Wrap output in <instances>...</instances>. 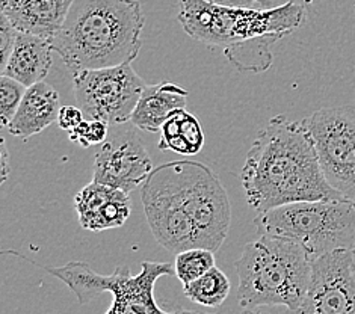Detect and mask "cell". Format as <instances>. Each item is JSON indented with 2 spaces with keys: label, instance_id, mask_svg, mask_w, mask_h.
<instances>
[{
  "label": "cell",
  "instance_id": "6da1fadb",
  "mask_svg": "<svg viewBox=\"0 0 355 314\" xmlns=\"http://www.w3.org/2000/svg\"><path fill=\"white\" fill-rule=\"evenodd\" d=\"M147 223L173 254L191 248L219 251L232 223V206L219 177L201 162L175 160L155 168L142 186Z\"/></svg>",
  "mask_w": 355,
  "mask_h": 314
},
{
  "label": "cell",
  "instance_id": "7a4b0ae2",
  "mask_svg": "<svg viewBox=\"0 0 355 314\" xmlns=\"http://www.w3.org/2000/svg\"><path fill=\"white\" fill-rule=\"evenodd\" d=\"M248 204L257 213L302 201L345 200L324 175L306 121L275 115L261 129L241 173Z\"/></svg>",
  "mask_w": 355,
  "mask_h": 314
},
{
  "label": "cell",
  "instance_id": "3957f363",
  "mask_svg": "<svg viewBox=\"0 0 355 314\" xmlns=\"http://www.w3.org/2000/svg\"><path fill=\"white\" fill-rule=\"evenodd\" d=\"M177 20L193 40L221 47L241 73H263L272 65V46L307 20L306 5L291 2L272 10L216 5L207 0H180Z\"/></svg>",
  "mask_w": 355,
  "mask_h": 314
},
{
  "label": "cell",
  "instance_id": "277c9868",
  "mask_svg": "<svg viewBox=\"0 0 355 314\" xmlns=\"http://www.w3.org/2000/svg\"><path fill=\"white\" fill-rule=\"evenodd\" d=\"M144 26L138 0H76L50 41L73 76L130 64L139 55Z\"/></svg>",
  "mask_w": 355,
  "mask_h": 314
},
{
  "label": "cell",
  "instance_id": "5b68a950",
  "mask_svg": "<svg viewBox=\"0 0 355 314\" xmlns=\"http://www.w3.org/2000/svg\"><path fill=\"white\" fill-rule=\"evenodd\" d=\"M311 263L307 251L287 237L263 234L247 243L234 265L239 305L295 310L307 292Z\"/></svg>",
  "mask_w": 355,
  "mask_h": 314
},
{
  "label": "cell",
  "instance_id": "8992f818",
  "mask_svg": "<svg viewBox=\"0 0 355 314\" xmlns=\"http://www.w3.org/2000/svg\"><path fill=\"white\" fill-rule=\"evenodd\" d=\"M260 236H282L300 243L311 260L334 251L355 252V204L346 200L302 201L257 213Z\"/></svg>",
  "mask_w": 355,
  "mask_h": 314
},
{
  "label": "cell",
  "instance_id": "52a82bcc",
  "mask_svg": "<svg viewBox=\"0 0 355 314\" xmlns=\"http://www.w3.org/2000/svg\"><path fill=\"white\" fill-rule=\"evenodd\" d=\"M76 103L87 120L109 127L132 121L144 88L147 87L130 64L73 74Z\"/></svg>",
  "mask_w": 355,
  "mask_h": 314
},
{
  "label": "cell",
  "instance_id": "ba28073f",
  "mask_svg": "<svg viewBox=\"0 0 355 314\" xmlns=\"http://www.w3.org/2000/svg\"><path fill=\"white\" fill-rule=\"evenodd\" d=\"M327 182L355 204V103L322 107L306 118Z\"/></svg>",
  "mask_w": 355,
  "mask_h": 314
},
{
  "label": "cell",
  "instance_id": "9c48e42d",
  "mask_svg": "<svg viewBox=\"0 0 355 314\" xmlns=\"http://www.w3.org/2000/svg\"><path fill=\"white\" fill-rule=\"evenodd\" d=\"M354 256L342 250L313 260L307 292L287 314H355Z\"/></svg>",
  "mask_w": 355,
  "mask_h": 314
},
{
  "label": "cell",
  "instance_id": "30bf717a",
  "mask_svg": "<svg viewBox=\"0 0 355 314\" xmlns=\"http://www.w3.org/2000/svg\"><path fill=\"white\" fill-rule=\"evenodd\" d=\"M165 275H175L174 266L160 261H142L138 275H132L124 265L111 275H101V293L112 295V304L105 314H207L197 310L160 308L155 299V286Z\"/></svg>",
  "mask_w": 355,
  "mask_h": 314
},
{
  "label": "cell",
  "instance_id": "8fae6325",
  "mask_svg": "<svg viewBox=\"0 0 355 314\" xmlns=\"http://www.w3.org/2000/svg\"><path fill=\"white\" fill-rule=\"evenodd\" d=\"M155 166L133 130L116 132L101 143L92 165V182L130 192L146 183Z\"/></svg>",
  "mask_w": 355,
  "mask_h": 314
},
{
  "label": "cell",
  "instance_id": "7c38bea8",
  "mask_svg": "<svg viewBox=\"0 0 355 314\" xmlns=\"http://www.w3.org/2000/svg\"><path fill=\"white\" fill-rule=\"evenodd\" d=\"M79 224L89 232H105L123 227L130 216L129 193L92 182L74 197Z\"/></svg>",
  "mask_w": 355,
  "mask_h": 314
},
{
  "label": "cell",
  "instance_id": "4fadbf2b",
  "mask_svg": "<svg viewBox=\"0 0 355 314\" xmlns=\"http://www.w3.org/2000/svg\"><path fill=\"white\" fill-rule=\"evenodd\" d=\"M76 0H2V14L24 33L52 40Z\"/></svg>",
  "mask_w": 355,
  "mask_h": 314
},
{
  "label": "cell",
  "instance_id": "5bb4252c",
  "mask_svg": "<svg viewBox=\"0 0 355 314\" xmlns=\"http://www.w3.org/2000/svg\"><path fill=\"white\" fill-rule=\"evenodd\" d=\"M59 110L61 105L58 91L49 83L40 82L28 88L8 130L17 138L29 139L58 123Z\"/></svg>",
  "mask_w": 355,
  "mask_h": 314
},
{
  "label": "cell",
  "instance_id": "9a60e30c",
  "mask_svg": "<svg viewBox=\"0 0 355 314\" xmlns=\"http://www.w3.org/2000/svg\"><path fill=\"white\" fill-rule=\"evenodd\" d=\"M53 46L49 38L19 32L15 46L2 76H8L26 88L44 82L52 69Z\"/></svg>",
  "mask_w": 355,
  "mask_h": 314
},
{
  "label": "cell",
  "instance_id": "2e32d148",
  "mask_svg": "<svg viewBox=\"0 0 355 314\" xmlns=\"http://www.w3.org/2000/svg\"><path fill=\"white\" fill-rule=\"evenodd\" d=\"M189 92L173 82H160L146 87L132 115V124L139 130L160 132L165 121L175 110L186 107V97Z\"/></svg>",
  "mask_w": 355,
  "mask_h": 314
},
{
  "label": "cell",
  "instance_id": "e0dca14e",
  "mask_svg": "<svg viewBox=\"0 0 355 314\" xmlns=\"http://www.w3.org/2000/svg\"><path fill=\"white\" fill-rule=\"evenodd\" d=\"M205 132L197 116L179 109L160 129L159 150L173 151L180 156H196L205 147Z\"/></svg>",
  "mask_w": 355,
  "mask_h": 314
},
{
  "label": "cell",
  "instance_id": "ac0fdd59",
  "mask_svg": "<svg viewBox=\"0 0 355 314\" xmlns=\"http://www.w3.org/2000/svg\"><path fill=\"white\" fill-rule=\"evenodd\" d=\"M232 290V283L219 268L210 269L207 274L183 287L186 298L201 307L216 308L223 305Z\"/></svg>",
  "mask_w": 355,
  "mask_h": 314
},
{
  "label": "cell",
  "instance_id": "d6986e66",
  "mask_svg": "<svg viewBox=\"0 0 355 314\" xmlns=\"http://www.w3.org/2000/svg\"><path fill=\"white\" fill-rule=\"evenodd\" d=\"M216 266L215 252L206 248H191L175 256L174 272L179 281L184 286L196 281L197 278L207 274Z\"/></svg>",
  "mask_w": 355,
  "mask_h": 314
},
{
  "label": "cell",
  "instance_id": "ffe728a7",
  "mask_svg": "<svg viewBox=\"0 0 355 314\" xmlns=\"http://www.w3.org/2000/svg\"><path fill=\"white\" fill-rule=\"evenodd\" d=\"M26 91L28 88L23 83L8 76L0 78V124L3 127H8L12 121Z\"/></svg>",
  "mask_w": 355,
  "mask_h": 314
},
{
  "label": "cell",
  "instance_id": "44dd1931",
  "mask_svg": "<svg viewBox=\"0 0 355 314\" xmlns=\"http://www.w3.org/2000/svg\"><path fill=\"white\" fill-rule=\"evenodd\" d=\"M109 138V125L97 120H83L74 130L70 132V141L78 142L80 147L88 148L91 146L106 142Z\"/></svg>",
  "mask_w": 355,
  "mask_h": 314
},
{
  "label": "cell",
  "instance_id": "7402d4cb",
  "mask_svg": "<svg viewBox=\"0 0 355 314\" xmlns=\"http://www.w3.org/2000/svg\"><path fill=\"white\" fill-rule=\"evenodd\" d=\"M17 35H19V30L2 14V19H0V69H2V71L5 70L8 61H10Z\"/></svg>",
  "mask_w": 355,
  "mask_h": 314
},
{
  "label": "cell",
  "instance_id": "603a6c76",
  "mask_svg": "<svg viewBox=\"0 0 355 314\" xmlns=\"http://www.w3.org/2000/svg\"><path fill=\"white\" fill-rule=\"evenodd\" d=\"M207 2H212L216 5H224V6L252 8V10H272V8L283 6V5H287L291 2H301V0H207Z\"/></svg>",
  "mask_w": 355,
  "mask_h": 314
},
{
  "label": "cell",
  "instance_id": "cb8c5ba5",
  "mask_svg": "<svg viewBox=\"0 0 355 314\" xmlns=\"http://www.w3.org/2000/svg\"><path fill=\"white\" fill-rule=\"evenodd\" d=\"M83 120H85V115H83L82 109L79 106H62L61 110H59L58 125L61 127L62 130L70 133Z\"/></svg>",
  "mask_w": 355,
  "mask_h": 314
},
{
  "label": "cell",
  "instance_id": "d4e9b609",
  "mask_svg": "<svg viewBox=\"0 0 355 314\" xmlns=\"http://www.w3.org/2000/svg\"><path fill=\"white\" fill-rule=\"evenodd\" d=\"M2 183H5V180L8 178V173H10V157H8V150H6V142L5 139H2Z\"/></svg>",
  "mask_w": 355,
  "mask_h": 314
},
{
  "label": "cell",
  "instance_id": "484cf974",
  "mask_svg": "<svg viewBox=\"0 0 355 314\" xmlns=\"http://www.w3.org/2000/svg\"><path fill=\"white\" fill-rule=\"evenodd\" d=\"M301 2H302V3H306V5H307V3H310V2H311V0H301Z\"/></svg>",
  "mask_w": 355,
  "mask_h": 314
}]
</instances>
